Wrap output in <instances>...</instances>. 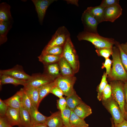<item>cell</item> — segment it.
<instances>
[{
    "label": "cell",
    "instance_id": "6da1fadb",
    "mask_svg": "<svg viewBox=\"0 0 127 127\" xmlns=\"http://www.w3.org/2000/svg\"><path fill=\"white\" fill-rule=\"evenodd\" d=\"M112 66L110 74L107 76L109 82L118 80L124 82L127 81V73L122 63L119 48L115 46L112 47Z\"/></svg>",
    "mask_w": 127,
    "mask_h": 127
},
{
    "label": "cell",
    "instance_id": "7a4b0ae2",
    "mask_svg": "<svg viewBox=\"0 0 127 127\" xmlns=\"http://www.w3.org/2000/svg\"><path fill=\"white\" fill-rule=\"evenodd\" d=\"M77 37L79 41L85 40L89 41L93 45L96 49L106 47H112L115 44L114 39L105 37L98 33L88 32L83 31L80 32Z\"/></svg>",
    "mask_w": 127,
    "mask_h": 127
},
{
    "label": "cell",
    "instance_id": "3957f363",
    "mask_svg": "<svg viewBox=\"0 0 127 127\" xmlns=\"http://www.w3.org/2000/svg\"><path fill=\"white\" fill-rule=\"evenodd\" d=\"M62 56L70 65L75 74L77 73L80 67L79 57L70 37L63 46Z\"/></svg>",
    "mask_w": 127,
    "mask_h": 127
},
{
    "label": "cell",
    "instance_id": "277c9868",
    "mask_svg": "<svg viewBox=\"0 0 127 127\" xmlns=\"http://www.w3.org/2000/svg\"><path fill=\"white\" fill-rule=\"evenodd\" d=\"M70 37V33L64 26L59 27L50 40L43 50V53L50 49L56 46H64L68 38Z\"/></svg>",
    "mask_w": 127,
    "mask_h": 127
},
{
    "label": "cell",
    "instance_id": "5b68a950",
    "mask_svg": "<svg viewBox=\"0 0 127 127\" xmlns=\"http://www.w3.org/2000/svg\"><path fill=\"white\" fill-rule=\"evenodd\" d=\"M103 106L110 114L115 125L122 122L124 120L123 115L119 104L112 95L108 99L101 101Z\"/></svg>",
    "mask_w": 127,
    "mask_h": 127
},
{
    "label": "cell",
    "instance_id": "8992f818",
    "mask_svg": "<svg viewBox=\"0 0 127 127\" xmlns=\"http://www.w3.org/2000/svg\"><path fill=\"white\" fill-rule=\"evenodd\" d=\"M112 89V95L119 104L123 115L125 111L124 109L125 99L124 91V82L116 80L109 82Z\"/></svg>",
    "mask_w": 127,
    "mask_h": 127
},
{
    "label": "cell",
    "instance_id": "52a82bcc",
    "mask_svg": "<svg viewBox=\"0 0 127 127\" xmlns=\"http://www.w3.org/2000/svg\"><path fill=\"white\" fill-rule=\"evenodd\" d=\"M76 80L75 76H64L60 75L54 81L55 85L63 91L64 95L67 96L73 91V86Z\"/></svg>",
    "mask_w": 127,
    "mask_h": 127
},
{
    "label": "cell",
    "instance_id": "ba28073f",
    "mask_svg": "<svg viewBox=\"0 0 127 127\" xmlns=\"http://www.w3.org/2000/svg\"><path fill=\"white\" fill-rule=\"evenodd\" d=\"M81 20L84 26V31L98 33L97 28L99 23L87 9L83 13Z\"/></svg>",
    "mask_w": 127,
    "mask_h": 127
},
{
    "label": "cell",
    "instance_id": "9c48e42d",
    "mask_svg": "<svg viewBox=\"0 0 127 127\" xmlns=\"http://www.w3.org/2000/svg\"><path fill=\"white\" fill-rule=\"evenodd\" d=\"M54 81L48 76L43 73H35L31 76L30 79L27 81L25 86L39 88Z\"/></svg>",
    "mask_w": 127,
    "mask_h": 127
},
{
    "label": "cell",
    "instance_id": "30bf717a",
    "mask_svg": "<svg viewBox=\"0 0 127 127\" xmlns=\"http://www.w3.org/2000/svg\"><path fill=\"white\" fill-rule=\"evenodd\" d=\"M0 74L9 75L27 81L29 79L31 76L25 72L22 66L18 65L12 68L0 70Z\"/></svg>",
    "mask_w": 127,
    "mask_h": 127
},
{
    "label": "cell",
    "instance_id": "8fae6325",
    "mask_svg": "<svg viewBox=\"0 0 127 127\" xmlns=\"http://www.w3.org/2000/svg\"><path fill=\"white\" fill-rule=\"evenodd\" d=\"M37 12L39 21L43 23L46 10L49 6L56 1L54 0H32Z\"/></svg>",
    "mask_w": 127,
    "mask_h": 127
},
{
    "label": "cell",
    "instance_id": "7c38bea8",
    "mask_svg": "<svg viewBox=\"0 0 127 127\" xmlns=\"http://www.w3.org/2000/svg\"><path fill=\"white\" fill-rule=\"evenodd\" d=\"M122 10L119 4L105 8L104 12L105 21L114 22L122 15Z\"/></svg>",
    "mask_w": 127,
    "mask_h": 127
},
{
    "label": "cell",
    "instance_id": "4fadbf2b",
    "mask_svg": "<svg viewBox=\"0 0 127 127\" xmlns=\"http://www.w3.org/2000/svg\"><path fill=\"white\" fill-rule=\"evenodd\" d=\"M6 119L12 127L17 126L22 127L19 115V109H16L8 107L5 115Z\"/></svg>",
    "mask_w": 127,
    "mask_h": 127
},
{
    "label": "cell",
    "instance_id": "5bb4252c",
    "mask_svg": "<svg viewBox=\"0 0 127 127\" xmlns=\"http://www.w3.org/2000/svg\"><path fill=\"white\" fill-rule=\"evenodd\" d=\"M23 93V88H21L13 96L4 100V101L8 107L19 109L22 106V101Z\"/></svg>",
    "mask_w": 127,
    "mask_h": 127
},
{
    "label": "cell",
    "instance_id": "9a60e30c",
    "mask_svg": "<svg viewBox=\"0 0 127 127\" xmlns=\"http://www.w3.org/2000/svg\"><path fill=\"white\" fill-rule=\"evenodd\" d=\"M23 89L30 99L32 105L38 109L40 104L39 88L25 86H24Z\"/></svg>",
    "mask_w": 127,
    "mask_h": 127
},
{
    "label": "cell",
    "instance_id": "2e32d148",
    "mask_svg": "<svg viewBox=\"0 0 127 127\" xmlns=\"http://www.w3.org/2000/svg\"><path fill=\"white\" fill-rule=\"evenodd\" d=\"M45 123L48 127H62L64 125L61 112H56L48 117Z\"/></svg>",
    "mask_w": 127,
    "mask_h": 127
},
{
    "label": "cell",
    "instance_id": "e0dca14e",
    "mask_svg": "<svg viewBox=\"0 0 127 127\" xmlns=\"http://www.w3.org/2000/svg\"><path fill=\"white\" fill-rule=\"evenodd\" d=\"M58 64L61 75L64 76H75V74L70 65L62 56Z\"/></svg>",
    "mask_w": 127,
    "mask_h": 127
},
{
    "label": "cell",
    "instance_id": "ac0fdd59",
    "mask_svg": "<svg viewBox=\"0 0 127 127\" xmlns=\"http://www.w3.org/2000/svg\"><path fill=\"white\" fill-rule=\"evenodd\" d=\"M30 114L32 126L38 124L45 123L48 117L41 114L38 111V109L32 105Z\"/></svg>",
    "mask_w": 127,
    "mask_h": 127
},
{
    "label": "cell",
    "instance_id": "d6986e66",
    "mask_svg": "<svg viewBox=\"0 0 127 127\" xmlns=\"http://www.w3.org/2000/svg\"><path fill=\"white\" fill-rule=\"evenodd\" d=\"M27 81L17 79L9 75L0 74V86L4 84H11L16 86L22 85L24 86L26 85Z\"/></svg>",
    "mask_w": 127,
    "mask_h": 127
},
{
    "label": "cell",
    "instance_id": "ffe728a7",
    "mask_svg": "<svg viewBox=\"0 0 127 127\" xmlns=\"http://www.w3.org/2000/svg\"><path fill=\"white\" fill-rule=\"evenodd\" d=\"M73 111L76 115L83 119L92 113L91 107L83 102L78 105Z\"/></svg>",
    "mask_w": 127,
    "mask_h": 127
},
{
    "label": "cell",
    "instance_id": "44dd1931",
    "mask_svg": "<svg viewBox=\"0 0 127 127\" xmlns=\"http://www.w3.org/2000/svg\"><path fill=\"white\" fill-rule=\"evenodd\" d=\"M11 6L5 2L0 4V21H13L11 11Z\"/></svg>",
    "mask_w": 127,
    "mask_h": 127
},
{
    "label": "cell",
    "instance_id": "7402d4cb",
    "mask_svg": "<svg viewBox=\"0 0 127 127\" xmlns=\"http://www.w3.org/2000/svg\"><path fill=\"white\" fill-rule=\"evenodd\" d=\"M43 73L48 76L54 81L60 75L58 63L44 65Z\"/></svg>",
    "mask_w": 127,
    "mask_h": 127
},
{
    "label": "cell",
    "instance_id": "603a6c76",
    "mask_svg": "<svg viewBox=\"0 0 127 127\" xmlns=\"http://www.w3.org/2000/svg\"><path fill=\"white\" fill-rule=\"evenodd\" d=\"M13 22L0 21V45L7 41V34L12 27Z\"/></svg>",
    "mask_w": 127,
    "mask_h": 127
},
{
    "label": "cell",
    "instance_id": "cb8c5ba5",
    "mask_svg": "<svg viewBox=\"0 0 127 127\" xmlns=\"http://www.w3.org/2000/svg\"><path fill=\"white\" fill-rule=\"evenodd\" d=\"M105 8L100 5L90 7L86 9L99 23L105 21L104 12Z\"/></svg>",
    "mask_w": 127,
    "mask_h": 127
},
{
    "label": "cell",
    "instance_id": "d4e9b609",
    "mask_svg": "<svg viewBox=\"0 0 127 127\" xmlns=\"http://www.w3.org/2000/svg\"><path fill=\"white\" fill-rule=\"evenodd\" d=\"M67 106L73 111L79 104L83 102L81 99L77 94L74 89L71 94L65 98Z\"/></svg>",
    "mask_w": 127,
    "mask_h": 127
},
{
    "label": "cell",
    "instance_id": "484cf974",
    "mask_svg": "<svg viewBox=\"0 0 127 127\" xmlns=\"http://www.w3.org/2000/svg\"><path fill=\"white\" fill-rule=\"evenodd\" d=\"M62 56L50 54H41L38 58L39 61L45 65L58 63Z\"/></svg>",
    "mask_w": 127,
    "mask_h": 127
},
{
    "label": "cell",
    "instance_id": "4316f807",
    "mask_svg": "<svg viewBox=\"0 0 127 127\" xmlns=\"http://www.w3.org/2000/svg\"><path fill=\"white\" fill-rule=\"evenodd\" d=\"M19 115L22 127H31L30 114L22 106L19 108Z\"/></svg>",
    "mask_w": 127,
    "mask_h": 127
},
{
    "label": "cell",
    "instance_id": "83f0119b",
    "mask_svg": "<svg viewBox=\"0 0 127 127\" xmlns=\"http://www.w3.org/2000/svg\"><path fill=\"white\" fill-rule=\"evenodd\" d=\"M70 123L71 127H89V125L86 123L84 119L79 117L72 111H71Z\"/></svg>",
    "mask_w": 127,
    "mask_h": 127
},
{
    "label": "cell",
    "instance_id": "f1b7e54d",
    "mask_svg": "<svg viewBox=\"0 0 127 127\" xmlns=\"http://www.w3.org/2000/svg\"><path fill=\"white\" fill-rule=\"evenodd\" d=\"M55 86L54 81L45 84L39 87V103L49 93L53 87Z\"/></svg>",
    "mask_w": 127,
    "mask_h": 127
},
{
    "label": "cell",
    "instance_id": "f546056e",
    "mask_svg": "<svg viewBox=\"0 0 127 127\" xmlns=\"http://www.w3.org/2000/svg\"><path fill=\"white\" fill-rule=\"evenodd\" d=\"M107 76L106 72H104L102 76L100 83L97 88V98L99 101L101 100V94L103 91L108 84L107 80Z\"/></svg>",
    "mask_w": 127,
    "mask_h": 127
},
{
    "label": "cell",
    "instance_id": "4dcf8cb0",
    "mask_svg": "<svg viewBox=\"0 0 127 127\" xmlns=\"http://www.w3.org/2000/svg\"><path fill=\"white\" fill-rule=\"evenodd\" d=\"M71 110L67 106L65 110L61 113L62 118L64 125L67 127H71L70 119Z\"/></svg>",
    "mask_w": 127,
    "mask_h": 127
},
{
    "label": "cell",
    "instance_id": "1f68e13d",
    "mask_svg": "<svg viewBox=\"0 0 127 127\" xmlns=\"http://www.w3.org/2000/svg\"><path fill=\"white\" fill-rule=\"evenodd\" d=\"M112 47L96 48L95 51L98 56L103 57L105 59L108 58L112 53Z\"/></svg>",
    "mask_w": 127,
    "mask_h": 127
},
{
    "label": "cell",
    "instance_id": "d6a6232c",
    "mask_svg": "<svg viewBox=\"0 0 127 127\" xmlns=\"http://www.w3.org/2000/svg\"><path fill=\"white\" fill-rule=\"evenodd\" d=\"M22 106L27 110L30 114L32 104L30 99L28 95L24 92V90L22 97Z\"/></svg>",
    "mask_w": 127,
    "mask_h": 127
},
{
    "label": "cell",
    "instance_id": "836d02e7",
    "mask_svg": "<svg viewBox=\"0 0 127 127\" xmlns=\"http://www.w3.org/2000/svg\"><path fill=\"white\" fill-rule=\"evenodd\" d=\"M115 45L119 48L120 52L121 60L123 66L127 73V54L122 49L119 43L115 41Z\"/></svg>",
    "mask_w": 127,
    "mask_h": 127
},
{
    "label": "cell",
    "instance_id": "e575fe53",
    "mask_svg": "<svg viewBox=\"0 0 127 127\" xmlns=\"http://www.w3.org/2000/svg\"><path fill=\"white\" fill-rule=\"evenodd\" d=\"M63 46H56L53 47L41 54H48L58 56H62Z\"/></svg>",
    "mask_w": 127,
    "mask_h": 127
},
{
    "label": "cell",
    "instance_id": "d590c367",
    "mask_svg": "<svg viewBox=\"0 0 127 127\" xmlns=\"http://www.w3.org/2000/svg\"><path fill=\"white\" fill-rule=\"evenodd\" d=\"M112 89L110 84H108L103 91L101 96V100H106L111 96Z\"/></svg>",
    "mask_w": 127,
    "mask_h": 127
},
{
    "label": "cell",
    "instance_id": "8d00e7d4",
    "mask_svg": "<svg viewBox=\"0 0 127 127\" xmlns=\"http://www.w3.org/2000/svg\"><path fill=\"white\" fill-rule=\"evenodd\" d=\"M118 4H119V0H103L100 5L105 8Z\"/></svg>",
    "mask_w": 127,
    "mask_h": 127
},
{
    "label": "cell",
    "instance_id": "74e56055",
    "mask_svg": "<svg viewBox=\"0 0 127 127\" xmlns=\"http://www.w3.org/2000/svg\"><path fill=\"white\" fill-rule=\"evenodd\" d=\"M112 60L109 58L105 59L104 63H102L101 68L103 69L105 68L106 69V74L108 75L110 73L111 69V65L112 64Z\"/></svg>",
    "mask_w": 127,
    "mask_h": 127
},
{
    "label": "cell",
    "instance_id": "f35d334b",
    "mask_svg": "<svg viewBox=\"0 0 127 127\" xmlns=\"http://www.w3.org/2000/svg\"><path fill=\"white\" fill-rule=\"evenodd\" d=\"M67 104L65 98L63 97L59 98L57 101V107L61 112L66 108Z\"/></svg>",
    "mask_w": 127,
    "mask_h": 127
},
{
    "label": "cell",
    "instance_id": "ab89813d",
    "mask_svg": "<svg viewBox=\"0 0 127 127\" xmlns=\"http://www.w3.org/2000/svg\"><path fill=\"white\" fill-rule=\"evenodd\" d=\"M8 106L4 102V100L0 99V115L4 116L7 112Z\"/></svg>",
    "mask_w": 127,
    "mask_h": 127
},
{
    "label": "cell",
    "instance_id": "60d3db41",
    "mask_svg": "<svg viewBox=\"0 0 127 127\" xmlns=\"http://www.w3.org/2000/svg\"><path fill=\"white\" fill-rule=\"evenodd\" d=\"M50 93L54 95L59 98L63 97V95H64L63 91L56 85L52 88Z\"/></svg>",
    "mask_w": 127,
    "mask_h": 127
},
{
    "label": "cell",
    "instance_id": "b9f144b4",
    "mask_svg": "<svg viewBox=\"0 0 127 127\" xmlns=\"http://www.w3.org/2000/svg\"><path fill=\"white\" fill-rule=\"evenodd\" d=\"M0 127H12L10 124L4 116H0Z\"/></svg>",
    "mask_w": 127,
    "mask_h": 127
},
{
    "label": "cell",
    "instance_id": "7bdbcfd3",
    "mask_svg": "<svg viewBox=\"0 0 127 127\" xmlns=\"http://www.w3.org/2000/svg\"><path fill=\"white\" fill-rule=\"evenodd\" d=\"M124 91L125 99V102L127 103V81L124 82Z\"/></svg>",
    "mask_w": 127,
    "mask_h": 127
},
{
    "label": "cell",
    "instance_id": "ee69618b",
    "mask_svg": "<svg viewBox=\"0 0 127 127\" xmlns=\"http://www.w3.org/2000/svg\"><path fill=\"white\" fill-rule=\"evenodd\" d=\"M115 126V127H127V121L124 119L122 122Z\"/></svg>",
    "mask_w": 127,
    "mask_h": 127
},
{
    "label": "cell",
    "instance_id": "f6af8a7d",
    "mask_svg": "<svg viewBox=\"0 0 127 127\" xmlns=\"http://www.w3.org/2000/svg\"><path fill=\"white\" fill-rule=\"evenodd\" d=\"M68 4H74L76 6H79L78 3L79 0H65Z\"/></svg>",
    "mask_w": 127,
    "mask_h": 127
},
{
    "label": "cell",
    "instance_id": "bcb514c9",
    "mask_svg": "<svg viewBox=\"0 0 127 127\" xmlns=\"http://www.w3.org/2000/svg\"><path fill=\"white\" fill-rule=\"evenodd\" d=\"M120 45L123 51L127 54V42L120 44Z\"/></svg>",
    "mask_w": 127,
    "mask_h": 127
},
{
    "label": "cell",
    "instance_id": "7dc6e473",
    "mask_svg": "<svg viewBox=\"0 0 127 127\" xmlns=\"http://www.w3.org/2000/svg\"><path fill=\"white\" fill-rule=\"evenodd\" d=\"M31 127H48L45 123H40L33 125Z\"/></svg>",
    "mask_w": 127,
    "mask_h": 127
},
{
    "label": "cell",
    "instance_id": "c3c4849f",
    "mask_svg": "<svg viewBox=\"0 0 127 127\" xmlns=\"http://www.w3.org/2000/svg\"><path fill=\"white\" fill-rule=\"evenodd\" d=\"M110 120L111 123V127H115V125L114 124L113 120L112 118H110Z\"/></svg>",
    "mask_w": 127,
    "mask_h": 127
},
{
    "label": "cell",
    "instance_id": "681fc988",
    "mask_svg": "<svg viewBox=\"0 0 127 127\" xmlns=\"http://www.w3.org/2000/svg\"><path fill=\"white\" fill-rule=\"evenodd\" d=\"M124 119L127 121V112H125L123 115Z\"/></svg>",
    "mask_w": 127,
    "mask_h": 127
},
{
    "label": "cell",
    "instance_id": "f907efd6",
    "mask_svg": "<svg viewBox=\"0 0 127 127\" xmlns=\"http://www.w3.org/2000/svg\"><path fill=\"white\" fill-rule=\"evenodd\" d=\"M124 107L125 112H127V103L125 102V103Z\"/></svg>",
    "mask_w": 127,
    "mask_h": 127
},
{
    "label": "cell",
    "instance_id": "816d5d0a",
    "mask_svg": "<svg viewBox=\"0 0 127 127\" xmlns=\"http://www.w3.org/2000/svg\"><path fill=\"white\" fill-rule=\"evenodd\" d=\"M62 127H67L64 126V125Z\"/></svg>",
    "mask_w": 127,
    "mask_h": 127
},
{
    "label": "cell",
    "instance_id": "f5cc1de1",
    "mask_svg": "<svg viewBox=\"0 0 127 127\" xmlns=\"http://www.w3.org/2000/svg\"></svg>",
    "mask_w": 127,
    "mask_h": 127
}]
</instances>
